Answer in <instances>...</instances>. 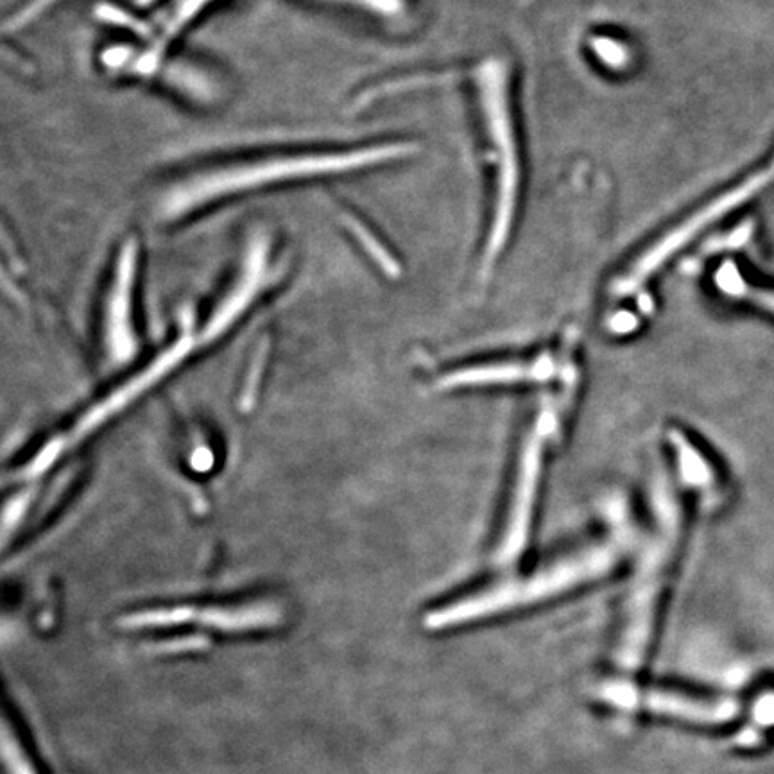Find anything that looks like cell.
I'll list each match as a JSON object with an SVG mask.
<instances>
[{
    "mask_svg": "<svg viewBox=\"0 0 774 774\" xmlns=\"http://www.w3.org/2000/svg\"><path fill=\"white\" fill-rule=\"evenodd\" d=\"M339 2H350L355 6L370 9L380 15H395L404 8V0H339Z\"/></svg>",
    "mask_w": 774,
    "mask_h": 774,
    "instance_id": "cell-14",
    "label": "cell"
},
{
    "mask_svg": "<svg viewBox=\"0 0 774 774\" xmlns=\"http://www.w3.org/2000/svg\"><path fill=\"white\" fill-rule=\"evenodd\" d=\"M267 253H269V241H267L266 235H255L250 241L248 251H246L241 278L237 280L232 294L224 300L223 305L219 307L217 314L212 319V323L208 325L207 332L210 336L219 334L226 325H230L233 319L239 316V312L246 309L253 294L257 293L260 280L266 271Z\"/></svg>",
    "mask_w": 774,
    "mask_h": 774,
    "instance_id": "cell-10",
    "label": "cell"
},
{
    "mask_svg": "<svg viewBox=\"0 0 774 774\" xmlns=\"http://www.w3.org/2000/svg\"><path fill=\"white\" fill-rule=\"evenodd\" d=\"M599 699L617 708L642 710L658 717L705 726L728 723L739 714V705L731 699L692 696L665 688H642L622 680L604 683L599 688Z\"/></svg>",
    "mask_w": 774,
    "mask_h": 774,
    "instance_id": "cell-8",
    "label": "cell"
},
{
    "mask_svg": "<svg viewBox=\"0 0 774 774\" xmlns=\"http://www.w3.org/2000/svg\"><path fill=\"white\" fill-rule=\"evenodd\" d=\"M137 267V242L133 239L124 242L119 258H117V273L113 282L112 298H110V332L113 341L122 348L128 346L129 296L135 278Z\"/></svg>",
    "mask_w": 774,
    "mask_h": 774,
    "instance_id": "cell-11",
    "label": "cell"
},
{
    "mask_svg": "<svg viewBox=\"0 0 774 774\" xmlns=\"http://www.w3.org/2000/svg\"><path fill=\"white\" fill-rule=\"evenodd\" d=\"M473 81L479 99L482 133L488 144L493 169L490 230L481 258L482 275H488L506 248L515 223L520 192V162L509 95L508 65L500 60L482 61L473 72Z\"/></svg>",
    "mask_w": 774,
    "mask_h": 774,
    "instance_id": "cell-4",
    "label": "cell"
},
{
    "mask_svg": "<svg viewBox=\"0 0 774 774\" xmlns=\"http://www.w3.org/2000/svg\"><path fill=\"white\" fill-rule=\"evenodd\" d=\"M576 387L577 384H570L563 387L559 396H549L547 400H543L540 409L534 414L533 422L522 436L516 454L515 472L509 486L504 520L493 552L497 565H511L529 543L542 486L547 448L558 434L568 400H572V391Z\"/></svg>",
    "mask_w": 774,
    "mask_h": 774,
    "instance_id": "cell-5",
    "label": "cell"
},
{
    "mask_svg": "<svg viewBox=\"0 0 774 774\" xmlns=\"http://www.w3.org/2000/svg\"><path fill=\"white\" fill-rule=\"evenodd\" d=\"M51 2L52 0H33V2H31V6H27L26 9H22V11L18 13L17 22H13V24H11L9 27L24 26L26 22H29V18H33L35 15H38V13H40V11L45 8V6H49Z\"/></svg>",
    "mask_w": 774,
    "mask_h": 774,
    "instance_id": "cell-15",
    "label": "cell"
},
{
    "mask_svg": "<svg viewBox=\"0 0 774 774\" xmlns=\"http://www.w3.org/2000/svg\"><path fill=\"white\" fill-rule=\"evenodd\" d=\"M683 508L665 473L651 484V522L622 604L615 665L624 676L642 669L653 644L663 595L671 583L683 538Z\"/></svg>",
    "mask_w": 774,
    "mask_h": 774,
    "instance_id": "cell-2",
    "label": "cell"
},
{
    "mask_svg": "<svg viewBox=\"0 0 774 774\" xmlns=\"http://www.w3.org/2000/svg\"><path fill=\"white\" fill-rule=\"evenodd\" d=\"M208 2H212V0H181L180 4L174 9L171 20L165 24L162 35L156 40L155 47L147 52L146 58H142V61H140V70L151 72V70L155 69L156 63L160 60L162 52L167 49V45L176 36L180 35L181 29L187 26L190 20L207 6Z\"/></svg>",
    "mask_w": 774,
    "mask_h": 774,
    "instance_id": "cell-13",
    "label": "cell"
},
{
    "mask_svg": "<svg viewBox=\"0 0 774 774\" xmlns=\"http://www.w3.org/2000/svg\"><path fill=\"white\" fill-rule=\"evenodd\" d=\"M574 344L572 339H567L558 352L461 364L441 373L436 386L441 391H461L486 387L536 386L565 379L576 368Z\"/></svg>",
    "mask_w": 774,
    "mask_h": 774,
    "instance_id": "cell-7",
    "label": "cell"
},
{
    "mask_svg": "<svg viewBox=\"0 0 774 774\" xmlns=\"http://www.w3.org/2000/svg\"><path fill=\"white\" fill-rule=\"evenodd\" d=\"M715 291L728 300L748 303L774 316V289L751 284L733 260H724L712 275Z\"/></svg>",
    "mask_w": 774,
    "mask_h": 774,
    "instance_id": "cell-12",
    "label": "cell"
},
{
    "mask_svg": "<svg viewBox=\"0 0 774 774\" xmlns=\"http://www.w3.org/2000/svg\"><path fill=\"white\" fill-rule=\"evenodd\" d=\"M667 445L671 448L680 481L696 495L697 502L705 511H717L726 500V484L723 475L706 454L705 448L690 438L687 432L672 427L667 430Z\"/></svg>",
    "mask_w": 774,
    "mask_h": 774,
    "instance_id": "cell-9",
    "label": "cell"
},
{
    "mask_svg": "<svg viewBox=\"0 0 774 774\" xmlns=\"http://www.w3.org/2000/svg\"><path fill=\"white\" fill-rule=\"evenodd\" d=\"M771 181H774V160L773 164L767 165L766 169L755 172L753 176L740 181L739 185H735L733 189L723 192L721 196L712 199L710 203L694 210L680 223L671 226L667 232L658 235L611 282V298L620 300V298H628L631 294L640 291L676 253H680L688 242L703 232L706 226H710L731 210L744 205L760 190L766 189Z\"/></svg>",
    "mask_w": 774,
    "mask_h": 774,
    "instance_id": "cell-6",
    "label": "cell"
},
{
    "mask_svg": "<svg viewBox=\"0 0 774 774\" xmlns=\"http://www.w3.org/2000/svg\"><path fill=\"white\" fill-rule=\"evenodd\" d=\"M628 542L629 533L624 527L611 529L604 536L592 538L576 549L543 561L529 572L504 577L482 586L481 590L445 602L423 617V626L429 631L465 628L592 585L619 567Z\"/></svg>",
    "mask_w": 774,
    "mask_h": 774,
    "instance_id": "cell-1",
    "label": "cell"
},
{
    "mask_svg": "<svg viewBox=\"0 0 774 774\" xmlns=\"http://www.w3.org/2000/svg\"><path fill=\"white\" fill-rule=\"evenodd\" d=\"M416 149L411 142H387L346 151L269 156L266 160L221 165L176 183L165 192L158 214L165 221H174L208 203L264 185L368 169L414 155Z\"/></svg>",
    "mask_w": 774,
    "mask_h": 774,
    "instance_id": "cell-3",
    "label": "cell"
}]
</instances>
